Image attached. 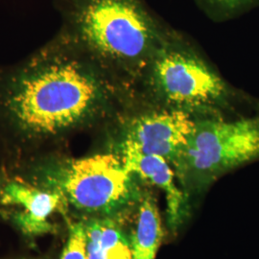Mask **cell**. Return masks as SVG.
<instances>
[{
    "instance_id": "4",
    "label": "cell",
    "mask_w": 259,
    "mask_h": 259,
    "mask_svg": "<svg viewBox=\"0 0 259 259\" xmlns=\"http://www.w3.org/2000/svg\"><path fill=\"white\" fill-rule=\"evenodd\" d=\"M258 157L259 118L200 117L173 168L184 186H202Z\"/></svg>"
},
{
    "instance_id": "3",
    "label": "cell",
    "mask_w": 259,
    "mask_h": 259,
    "mask_svg": "<svg viewBox=\"0 0 259 259\" xmlns=\"http://www.w3.org/2000/svg\"><path fill=\"white\" fill-rule=\"evenodd\" d=\"M176 35L151 60L142 78L161 108L208 115L225 104L227 83L194 51L178 42Z\"/></svg>"
},
{
    "instance_id": "7",
    "label": "cell",
    "mask_w": 259,
    "mask_h": 259,
    "mask_svg": "<svg viewBox=\"0 0 259 259\" xmlns=\"http://www.w3.org/2000/svg\"><path fill=\"white\" fill-rule=\"evenodd\" d=\"M118 155L131 173L164 193L168 223L173 230L176 229L185 217L186 199L177 184L178 178L171 163L163 157L144 154L123 142L120 143Z\"/></svg>"
},
{
    "instance_id": "2",
    "label": "cell",
    "mask_w": 259,
    "mask_h": 259,
    "mask_svg": "<svg viewBox=\"0 0 259 259\" xmlns=\"http://www.w3.org/2000/svg\"><path fill=\"white\" fill-rule=\"evenodd\" d=\"M70 34L101 65L142 79L153 57L174 37L143 0H65Z\"/></svg>"
},
{
    "instance_id": "6",
    "label": "cell",
    "mask_w": 259,
    "mask_h": 259,
    "mask_svg": "<svg viewBox=\"0 0 259 259\" xmlns=\"http://www.w3.org/2000/svg\"><path fill=\"white\" fill-rule=\"evenodd\" d=\"M193 115L159 107L129 117L121 142L148 155L165 158L173 166L195 127Z\"/></svg>"
},
{
    "instance_id": "11",
    "label": "cell",
    "mask_w": 259,
    "mask_h": 259,
    "mask_svg": "<svg viewBox=\"0 0 259 259\" xmlns=\"http://www.w3.org/2000/svg\"><path fill=\"white\" fill-rule=\"evenodd\" d=\"M61 259H88L84 224L71 226Z\"/></svg>"
},
{
    "instance_id": "10",
    "label": "cell",
    "mask_w": 259,
    "mask_h": 259,
    "mask_svg": "<svg viewBox=\"0 0 259 259\" xmlns=\"http://www.w3.org/2000/svg\"><path fill=\"white\" fill-rule=\"evenodd\" d=\"M162 237L157 204L150 195H144L140 201L135 230L130 237L135 259H156Z\"/></svg>"
},
{
    "instance_id": "5",
    "label": "cell",
    "mask_w": 259,
    "mask_h": 259,
    "mask_svg": "<svg viewBox=\"0 0 259 259\" xmlns=\"http://www.w3.org/2000/svg\"><path fill=\"white\" fill-rule=\"evenodd\" d=\"M137 179L118 154L67 160L50 174L55 190L88 213H111L132 203L139 197Z\"/></svg>"
},
{
    "instance_id": "1",
    "label": "cell",
    "mask_w": 259,
    "mask_h": 259,
    "mask_svg": "<svg viewBox=\"0 0 259 259\" xmlns=\"http://www.w3.org/2000/svg\"><path fill=\"white\" fill-rule=\"evenodd\" d=\"M109 102L102 76L67 56L44 57L15 75L4 94L7 116L20 131L49 137L98 117Z\"/></svg>"
},
{
    "instance_id": "9",
    "label": "cell",
    "mask_w": 259,
    "mask_h": 259,
    "mask_svg": "<svg viewBox=\"0 0 259 259\" xmlns=\"http://www.w3.org/2000/svg\"><path fill=\"white\" fill-rule=\"evenodd\" d=\"M88 259H135L131 238L109 219L84 224Z\"/></svg>"
},
{
    "instance_id": "12",
    "label": "cell",
    "mask_w": 259,
    "mask_h": 259,
    "mask_svg": "<svg viewBox=\"0 0 259 259\" xmlns=\"http://www.w3.org/2000/svg\"><path fill=\"white\" fill-rule=\"evenodd\" d=\"M213 18H226L238 13L253 0H197Z\"/></svg>"
},
{
    "instance_id": "8",
    "label": "cell",
    "mask_w": 259,
    "mask_h": 259,
    "mask_svg": "<svg viewBox=\"0 0 259 259\" xmlns=\"http://www.w3.org/2000/svg\"><path fill=\"white\" fill-rule=\"evenodd\" d=\"M65 197L59 191H46L22 183H10L1 194V203L17 205L22 211L16 216V222L22 232L38 235L52 231L48 219L64 205Z\"/></svg>"
}]
</instances>
